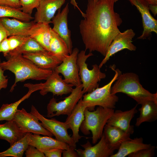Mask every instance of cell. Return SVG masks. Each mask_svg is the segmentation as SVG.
Listing matches in <instances>:
<instances>
[{"label":"cell","instance_id":"obj_1","mask_svg":"<svg viewBox=\"0 0 157 157\" xmlns=\"http://www.w3.org/2000/svg\"><path fill=\"white\" fill-rule=\"evenodd\" d=\"M115 0H88L87 8L79 25L85 50L96 51L103 56L116 35L122 22L114 10Z\"/></svg>","mask_w":157,"mask_h":157},{"label":"cell","instance_id":"obj_2","mask_svg":"<svg viewBox=\"0 0 157 157\" xmlns=\"http://www.w3.org/2000/svg\"><path fill=\"white\" fill-rule=\"evenodd\" d=\"M7 60L0 63V66L3 70H8L13 73L15 78L10 92H12L17 83L27 79L46 80L53 70L40 68L30 60L24 58L22 54L7 57Z\"/></svg>","mask_w":157,"mask_h":157},{"label":"cell","instance_id":"obj_3","mask_svg":"<svg viewBox=\"0 0 157 157\" xmlns=\"http://www.w3.org/2000/svg\"><path fill=\"white\" fill-rule=\"evenodd\" d=\"M114 85L111 87L113 94L122 93L132 98L138 104L152 100L157 101V93L153 94L144 88L141 84L138 76L133 72L119 74Z\"/></svg>","mask_w":157,"mask_h":157},{"label":"cell","instance_id":"obj_4","mask_svg":"<svg viewBox=\"0 0 157 157\" xmlns=\"http://www.w3.org/2000/svg\"><path fill=\"white\" fill-rule=\"evenodd\" d=\"M110 67L115 72V74L110 82L103 87L97 88L91 92L83 96L82 103L86 108L89 110H94L96 106L113 109L115 108L119 97L116 94L111 93V88L121 72L119 69H116L114 65Z\"/></svg>","mask_w":157,"mask_h":157},{"label":"cell","instance_id":"obj_5","mask_svg":"<svg viewBox=\"0 0 157 157\" xmlns=\"http://www.w3.org/2000/svg\"><path fill=\"white\" fill-rule=\"evenodd\" d=\"M114 111V109L98 106L95 110L90 111L86 108L84 119L80 129L85 135H88L91 131L92 142L96 143L102 135L104 127Z\"/></svg>","mask_w":157,"mask_h":157},{"label":"cell","instance_id":"obj_6","mask_svg":"<svg viewBox=\"0 0 157 157\" xmlns=\"http://www.w3.org/2000/svg\"><path fill=\"white\" fill-rule=\"evenodd\" d=\"M86 50H82L78 54L77 63L79 67V75L83 86L84 93H89L99 86V83L105 78L106 74L102 72L99 65H92V69H89L86 63L87 59L93 55L92 52L85 54Z\"/></svg>","mask_w":157,"mask_h":157},{"label":"cell","instance_id":"obj_7","mask_svg":"<svg viewBox=\"0 0 157 157\" xmlns=\"http://www.w3.org/2000/svg\"><path fill=\"white\" fill-rule=\"evenodd\" d=\"M84 94L81 83L73 88L70 95L63 100L57 102L53 97L47 105V117L50 118L61 115H69Z\"/></svg>","mask_w":157,"mask_h":157},{"label":"cell","instance_id":"obj_8","mask_svg":"<svg viewBox=\"0 0 157 157\" xmlns=\"http://www.w3.org/2000/svg\"><path fill=\"white\" fill-rule=\"evenodd\" d=\"M30 113L37 117L41 122L42 126L54 136L56 139L76 148V143L69 135L68 129L65 122H60L55 118H46L39 113L33 105L31 107Z\"/></svg>","mask_w":157,"mask_h":157},{"label":"cell","instance_id":"obj_9","mask_svg":"<svg viewBox=\"0 0 157 157\" xmlns=\"http://www.w3.org/2000/svg\"><path fill=\"white\" fill-rule=\"evenodd\" d=\"M79 51L77 48H74L71 54L67 56L61 63L53 70L59 74H61L66 83L75 87L81 84L77 63Z\"/></svg>","mask_w":157,"mask_h":157},{"label":"cell","instance_id":"obj_10","mask_svg":"<svg viewBox=\"0 0 157 157\" xmlns=\"http://www.w3.org/2000/svg\"><path fill=\"white\" fill-rule=\"evenodd\" d=\"M13 120L25 133L29 132L52 137L53 136L42 126L36 116L31 113L27 112L24 108L17 110Z\"/></svg>","mask_w":157,"mask_h":157},{"label":"cell","instance_id":"obj_11","mask_svg":"<svg viewBox=\"0 0 157 157\" xmlns=\"http://www.w3.org/2000/svg\"><path fill=\"white\" fill-rule=\"evenodd\" d=\"M135 35V33L132 29L119 32L108 47L104 58L99 65V68H101L110 57L120 51L125 49L131 51H135L136 47L132 43V39Z\"/></svg>","mask_w":157,"mask_h":157},{"label":"cell","instance_id":"obj_12","mask_svg":"<svg viewBox=\"0 0 157 157\" xmlns=\"http://www.w3.org/2000/svg\"><path fill=\"white\" fill-rule=\"evenodd\" d=\"M57 14L51 20L53 24L52 29L57 33L65 42L69 54L72 52V44L71 38V31L68 26V15L69 12V3H67L61 11L60 9L58 10Z\"/></svg>","mask_w":157,"mask_h":157},{"label":"cell","instance_id":"obj_13","mask_svg":"<svg viewBox=\"0 0 157 157\" xmlns=\"http://www.w3.org/2000/svg\"><path fill=\"white\" fill-rule=\"evenodd\" d=\"M46 80L40 91L42 96L50 92L53 95L62 96L70 93L73 89L72 85L66 83L59 74L54 70Z\"/></svg>","mask_w":157,"mask_h":157},{"label":"cell","instance_id":"obj_14","mask_svg":"<svg viewBox=\"0 0 157 157\" xmlns=\"http://www.w3.org/2000/svg\"><path fill=\"white\" fill-rule=\"evenodd\" d=\"M135 6L140 13L143 31L138 39H144L151 35L153 32L157 33V20L151 14L149 9V4L144 0H128Z\"/></svg>","mask_w":157,"mask_h":157},{"label":"cell","instance_id":"obj_15","mask_svg":"<svg viewBox=\"0 0 157 157\" xmlns=\"http://www.w3.org/2000/svg\"><path fill=\"white\" fill-rule=\"evenodd\" d=\"M65 0H40L34 17L35 23L49 24L56 11L60 9Z\"/></svg>","mask_w":157,"mask_h":157},{"label":"cell","instance_id":"obj_16","mask_svg":"<svg viewBox=\"0 0 157 157\" xmlns=\"http://www.w3.org/2000/svg\"><path fill=\"white\" fill-rule=\"evenodd\" d=\"M81 146L84 149H75L80 157H110L114 151L109 146L103 133L99 142L94 145L92 146L88 141Z\"/></svg>","mask_w":157,"mask_h":157},{"label":"cell","instance_id":"obj_17","mask_svg":"<svg viewBox=\"0 0 157 157\" xmlns=\"http://www.w3.org/2000/svg\"><path fill=\"white\" fill-rule=\"evenodd\" d=\"M137 106V105L131 109L126 111L117 110L114 111L108 120L107 124L118 127L132 134L134 132V126L130 124V122L138 112Z\"/></svg>","mask_w":157,"mask_h":157},{"label":"cell","instance_id":"obj_18","mask_svg":"<svg viewBox=\"0 0 157 157\" xmlns=\"http://www.w3.org/2000/svg\"><path fill=\"white\" fill-rule=\"evenodd\" d=\"M82 98L78 101L71 113L67 116L65 123L68 129L72 132V137L76 143L81 138L79 133L81 124L84 119V111L86 107L83 104Z\"/></svg>","mask_w":157,"mask_h":157},{"label":"cell","instance_id":"obj_19","mask_svg":"<svg viewBox=\"0 0 157 157\" xmlns=\"http://www.w3.org/2000/svg\"><path fill=\"white\" fill-rule=\"evenodd\" d=\"M24 87L28 89V92L18 101L10 104H3L0 108V121L13 120L14 115L19 105L22 101L28 98L34 92L41 90L43 88V83L33 84L30 83L24 84Z\"/></svg>","mask_w":157,"mask_h":157},{"label":"cell","instance_id":"obj_20","mask_svg":"<svg viewBox=\"0 0 157 157\" xmlns=\"http://www.w3.org/2000/svg\"><path fill=\"white\" fill-rule=\"evenodd\" d=\"M22 55L38 67L43 69L53 70L62 62L47 51L25 53Z\"/></svg>","mask_w":157,"mask_h":157},{"label":"cell","instance_id":"obj_21","mask_svg":"<svg viewBox=\"0 0 157 157\" xmlns=\"http://www.w3.org/2000/svg\"><path fill=\"white\" fill-rule=\"evenodd\" d=\"M0 21L6 30L8 37L16 35L29 36L30 30L36 23L34 21L24 22L8 17L0 18Z\"/></svg>","mask_w":157,"mask_h":157},{"label":"cell","instance_id":"obj_22","mask_svg":"<svg viewBox=\"0 0 157 157\" xmlns=\"http://www.w3.org/2000/svg\"><path fill=\"white\" fill-rule=\"evenodd\" d=\"M28 144L34 146L42 151L52 148H58L62 150L67 149L69 145L48 136H42L40 134H30Z\"/></svg>","mask_w":157,"mask_h":157},{"label":"cell","instance_id":"obj_23","mask_svg":"<svg viewBox=\"0 0 157 157\" xmlns=\"http://www.w3.org/2000/svg\"><path fill=\"white\" fill-rule=\"evenodd\" d=\"M103 133L109 146L114 151L118 150L123 142L131 139L130 134L118 127L107 124Z\"/></svg>","mask_w":157,"mask_h":157},{"label":"cell","instance_id":"obj_24","mask_svg":"<svg viewBox=\"0 0 157 157\" xmlns=\"http://www.w3.org/2000/svg\"><path fill=\"white\" fill-rule=\"evenodd\" d=\"M51 28L49 24L36 23L31 28L29 36L36 40L45 50L49 51Z\"/></svg>","mask_w":157,"mask_h":157},{"label":"cell","instance_id":"obj_25","mask_svg":"<svg viewBox=\"0 0 157 157\" xmlns=\"http://www.w3.org/2000/svg\"><path fill=\"white\" fill-rule=\"evenodd\" d=\"M26 133L21 130L13 120L0 124V139L6 140L10 146L22 138Z\"/></svg>","mask_w":157,"mask_h":157},{"label":"cell","instance_id":"obj_26","mask_svg":"<svg viewBox=\"0 0 157 157\" xmlns=\"http://www.w3.org/2000/svg\"><path fill=\"white\" fill-rule=\"evenodd\" d=\"M151 146V144L144 143L142 137L133 139L131 138L123 142L118 149V151L110 157H125L141 149L148 148Z\"/></svg>","mask_w":157,"mask_h":157},{"label":"cell","instance_id":"obj_27","mask_svg":"<svg viewBox=\"0 0 157 157\" xmlns=\"http://www.w3.org/2000/svg\"><path fill=\"white\" fill-rule=\"evenodd\" d=\"M140 115L137 118L135 126H139L144 122H151L157 119V101L149 100L141 104Z\"/></svg>","mask_w":157,"mask_h":157},{"label":"cell","instance_id":"obj_28","mask_svg":"<svg viewBox=\"0 0 157 157\" xmlns=\"http://www.w3.org/2000/svg\"><path fill=\"white\" fill-rule=\"evenodd\" d=\"M49 52L52 56L62 61L69 55L67 45L63 40L52 29Z\"/></svg>","mask_w":157,"mask_h":157},{"label":"cell","instance_id":"obj_29","mask_svg":"<svg viewBox=\"0 0 157 157\" xmlns=\"http://www.w3.org/2000/svg\"><path fill=\"white\" fill-rule=\"evenodd\" d=\"M31 133H26L22 138L10 146V147L6 150L0 152V157H22L29 145V138Z\"/></svg>","mask_w":157,"mask_h":157},{"label":"cell","instance_id":"obj_30","mask_svg":"<svg viewBox=\"0 0 157 157\" xmlns=\"http://www.w3.org/2000/svg\"><path fill=\"white\" fill-rule=\"evenodd\" d=\"M45 51H47L34 39L29 36L26 41L20 47L10 52L8 56L22 54L25 53Z\"/></svg>","mask_w":157,"mask_h":157},{"label":"cell","instance_id":"obj_31","mask_svg":"<svg viewBox=\"0 0 157 157\" xmlns=\"http://www.w3.org/2000/svg\"><path fill=\"white\" fill-rule=\"evenodd\" d=\"M3 17H13L27 22L34 19V17L31 15L23 13L20 8H16L0 6V18Z\"/></svg>","mask_w":157,"mask_h":157},{"label":"cell","instance_id":"obj_32","mask_svg":"<svg viewBox=\"0 0 157 157\" xmlns=\"http://www.w3.org/2000/svg\"><path fill=\"white\" fill-rule=\"evenodd\" d=\"M29 36L22 35H14L9 36L8 39L10 52L20 47Z\"/></svg>","mask_w":157,"mask_h":157},{"label":"cell","instance_id":"obj_33","mask_svg":"<svg viewBox=\"0 0 157 157\" xmlns=\"http://www.w3.org/2000/svg\"><path fill=\"white\" fill-rule=\"evenodd\" d=\"M40 0H19L20 9L24 13L31 15L33 9L37 8Z\"/></svg>","mask_w":157,"mask_h":157},{"label":"cell","instance_id":"obj_34","mask_svg":"<svg viewBox=\"0 0 157 157\" xmlns=\"http://www.w3.org/2000/svg\"><path fill=\"white\" fill-rule=\"evenodd\" d=\"M155 147L151 146L150 147L141 149L129 154V157H152L154 156Z\"/></svg>","mask_w":157,"mask_h":157},{"label":"cell","instance_id":"obj_35","mask_svg":"<svg viewBox=\"0 0 157 157\" xmlns=\"http://www.w3.org/2000/svg\"><path fill=\"white\" fill-rule=\"evenodd\" d=\"M25 151L26 157H45L42 152L32 145H28Z\"/></svg>","mask_w":157,"mask_h":157},{"label":"cell","instance_id":"obj_36","mask_svg":"<svg viewBox=\"0 0 157 157\" xmlns=\"http://www.w3.org/2000/svg\"><path fill=\"white\" fill-rule=\"evenodd\" d=\"M63 150L58 148H52L42 151L45 157H61Z\"/></svg>","mask_w":157,"mask_h":157},{"label":"cell","instance_id":"obj_37","mask_svg":"<svg viewBox=\"0 0 157 157\" xmlns=\"http://www.w3.org/2000/svg\"><path fill=\"white\" fill-rule=\"evenodd\" d=\"M0 6L16 8H21L19 0H0Z\"/></svg>","mask_w":157,"mask_h":157},{"label":"cell","instance_id":"obj_38","mask_svg":"<svg viewBox=\"0 0 157 157\" xmlns=\"http://www.w3.org/2000/svg\"><path fill=\"white\" fill-rule=\"evenodd\" d=\"M10 52L8 38H6L0 43V52H2L4 56L7 57Z\"/></svg>","mask_w":157,"mask_h":157},{"label":"cell","instance_id":"obj_39","mask_svg":"<svg viewBox=\"0 0 157 157\" xmlns=\"http://www.w3.org/2000/svg\"><path fill=\"white\" fill-rule=\"evenodd\" d=\"M76 149L68 145L67 149L63 150L62 156L63 157H79L77 153L75 150Z\"/></svg>","mask_w":157,"mask_h":157},{"label":"cell","instance_id":"obj_40","mask_svg":"<svg viewBox=\"0 0 157 157\" xmlns=\"http://www.w3.org/2000/svg\"><path fill=\"white\" fill-rule=\"evenodd\" d=\"M4 71L0 66V91L2 89L6 88L8 86V79L7 76L4 75Z\"/></svg>","mask_w":157,"mask_h":157},{"label":"cell","instance_id":"obj_41","mask_svg":"<svg viewBox=\"0 0 157 157\" xmlns=\"http://www.w3.org/2000/svg\"><path fill=\"white\" fill-rule=\"evenodd\" d=\"M8 37V33L0 21V43Z\"/></svg>","mask_w":157,"mask_h":157},{"label":"cell","instance_id":"obj_42","mask_svg":"<svg viewBox=\"0 0 157 157\" xmlns=\"http://www.w3.org/2000/svg\"><path fill=\"white\" fill-rule=\"evenodd\" d=\"M149 10L151 11L154 16L156 15L157 14V5L149 4Z\"/></svg>","mask_w":157,"mask_h":157},{"label":"cell","instance_id":"obj_43","mask_svg":"<svg viewBox=\"0 0 157 157\" xmlns=\"http://www.w3.org/2000/svg\"><path fill=\"white\" fill-rule=\"evenodd\" d=\"M97 0H94V1H96ZM70 3L74 6L75 9L76 8H78L81 13L83 17L85 13H83L81 10L79 8V7L77 5V3L76 2V0H70Z\"/></svg>","mask_w":157,"mask_h":157},{"label":"cell","instance_id":"obj_44","mask_svg":"<svg viewBox=\"0 0 157 157\" xmlns=\"http://www.w3.org/2000/svg\"><path fill=\"white\" fill-rule=\"evenodd\" d=\"M149 4L157 5V0H144Z\"/></svg>","mask_w":157,"mask_h":157},{"label":"cell","instance_id":"obj_45","mask_svg":"<svg viewBox=\"0 0 157 157\" xmlns=\"http://www.w3.org/2000/svg\"><path fill=\"white\" fill-rule=\"evenodd\" d=\"M118 0H115V2H116V1H117Z\"/></svg>","mask_w":157,"mask_h":157}]
</instances>
